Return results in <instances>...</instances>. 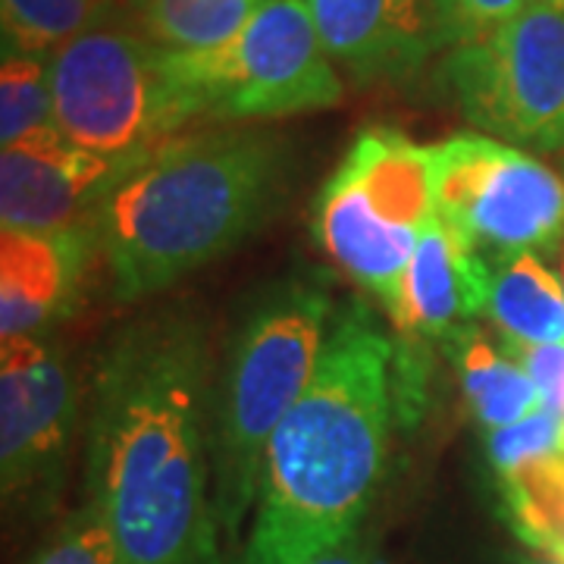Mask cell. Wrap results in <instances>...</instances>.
<instances>
[{"instance_id":"obj_28","label":"cell","mask_w":564,"mask_h":564,"mask_svg":"<svg viewBox=\"0 0 564 564\" xmlns=\"http://www.w3.org/2000/svg\"><path fill=\"white\" fill-rule=\"evenodd\" d=\"M545 3H555V7H564V0H545Z\"/></svg>"},{"instance_id":"obj_22","label":"cell","mask_w":564,"mask_h":564,"mask_svg":"<svg viewBox=\"0 0 564 564\" xmlns=\"http://www.w3.org/2000/svg\"><path fill=\"white\" fill-rule=\"evenodd\" d=\"M436 47H462L489 39L527 0H423Z\"/></svg>"},{"instance_id":"obj_3","label":"cell","mask_w":564,"mask_h":564,"mask_svg":"<svg viewBox=\"0 0 564 564\" xmlns=\"http://www.w3.org/2000/svg\"><path fill=\"white\" fill-rule=\"evenodd\" d=\"M285 182L289 151L276 135H182L132 163L85 229L117 299L135 302L245 242L273 214Z\"/></svg>"},{"instance_id":"obj_29","label":"cell","mask_w":564,"mask_h":564,"mask_svg":"<svg viewBox=\"0 0 564 564\" xmlns=\"http://www.w3.org/2000/svg\"><path fill=\"white\" fill-rule=\"evenodd\" d=\"M562 273H564V261H562Z\"/></svg>"},{"instance_id":"obj_12","label":"cell","mask_w":564,"mask_h":564,"mask_svg":"<svg viewBox=\"0 0 564 564\" xmlns=\"http://www.w3.org/2000/svg\"><path fill=\"white\" fill-rule=\"evenodd\" d=\"M323 47L361 85L404 82L436 51L423 0H304Z\"/></svg>"},{"instance_id":"obj_11","label":"cell","mask_w":564,"mask_h":564,"mask_svg":"<svg viewBox=\"0 0 564 564\" xmlns=\"http://www.w3.org/2000/svg\"><path fill=\"white\" fill-rule=\"evenodd\" d=\"M139 163V161H132ZM76 148L63 135L20 141L0 151L3 232L85 229L110 185L132 166Z\"/></svg>"},{"instance_id":"obj_4","label":"cell","mask_w":564,"mask_h":564,"mask_svg":"<svg viewBox=\"0 0 564 564\" xmlns=\"http://www.w3.org/2000/svg\"><path fill=\"white\" fill-rule=\"evenodd\" d=\"M329 321L333 302L323 285L285 282L248 314L229 351L217 426L210 430L214 508L226 552L239 555L242 549L267 448L314 377Z\"/></svg>"},{"instance_id":"obj_14","label":"cell","mask_w":564,"mask_h":564,"mask_svg":"<svg viewBox=\"0 0 564 564\" xmlns=\"http://www.w3.org/2000/svg\"><path fill=\"white\" fill-rule=\"evenodd\" d=\"M88 232H3L0 236V336H41L76 299Z\"/></svg>"},{"instance_id":"obj_23","label":"cell","mask_w":564,"mask_h":564,"mask_svg":"<svg viewBox=\"0 0 564 564\" xmlns=\"http://www.w3.org/2000/svg\"><path fill=\"white\" fill-rule=\"evenodd\" d=\"M377 562V552L370 540L364 536V530H355L351 536H345L343 543L323 549L317 558H311L307 564H373Z\"/></svg>"},{"instance_id":"obj_1","label":"cell","mask_w":564,"mask_h":564,"mask_svg":"<svg viewBox=\"0 0 564 564\" xmlns=\"http://www.w3.org/2000/svg\"><path fill=\"white\" fill-rule=\"evenodd\" d=\"M207 345L188 317H151L104 348L88 421V505L122 564H220L207 448Z\"/></svg>"},{"instance_id":"obj_26","label":"cell","mask_w":564,"mask_h":564,"mask_svg":"<svg viewBox=\"0 0 564 564\" xmlns=\"http://www.w3.org/2000/svg\"><path fill=\"white\" fill-rule=\"evenodd\" d=\"M98 3V10H101L104 17H110L113 13V0H95Z\"/></svg>"},{"instance_id":"obj_13","label":"cell","mask_w":564,"mask_h":564,"mask_svg":"<svg viewBox=\"0 0 564 564\" xmlns=\"http://www.w3.org/2000/svg\"><path fill=\"white\" fill-rule=\"evenodd\" d=\"M489 280L492 263L433 217L408 261L399 302L389 311L399 336L414 343L448 339L464 323L486 314Z\"/></svg>"},{"instance_id":"obj_27","label":"cell","mask_w":564,"mask_h":564,"mask_svg":"<svg viewBox=\"0 0 564 564\" xmlns=\"http://www.w3.org/2000/svg\"><path fill=\"white\" fill-rule=\"evenodd\" d=\"M373 564H392V562H386L383 555H377V562H373Z\"/></svg>"},{"instance_id":"obj_17","label":"cell","mask_w":564,"mask_h":564,"mask_svg":"<svg viewBox=\"0 0 564 564\" xmlns=\"http://www.w3.org/2000/svg\"><path fill=\"white\" fill-rule=\"evenodd\" d=\"M267 0H151L141 35L163 51H214L242 32Z\"/></svg>"},{"instance_id":"obj_25","label":"cell","mask_w":564,"mask_h":564,"mask_svg":"<svg viewBox=\"0 0 564 564\" xmlns=\"http://www.w3.org/2000/svg\"><path fill=\"white\" fill-rule=\"evenodd\" d=\"M151 0H113V10H126V13H141Z\"/></svg>"},{"instance_id":"obj_10","label":"cell","mask_w":564,"mask_h":564,"mask_svg":"<svg viewBox=\"0 0 564 564\" xmlns=\"http://www.w3.org/2000/svg\"><path fill=\"white\" fill-rule=\"evenodd\" d=\"M76 389L57 348L41 336L0 343V486L13 511L44 518L66 480Z\"/></svg>"},{"instance_id":"obj_2","label":"cell","mask_w":564,"mask_h":564,"mask_svg":"<svg viewBox=\"0 0 564 564\" xmlns=\"http://www.w3.org/2000/svg\"><path fill=\"white\" fill-rule=\"evenodd\" d=\"M392 361L395 343L361 299L333 311L314 377L267 448L236 564H307L361 530L399 421Z\"/></svg>"},{"instance_id":"obj_16","label":"cell","mask_w":564,"mask_h":564,"mask_svg":"<svg viewBox=\"0 0 564 564\" xmlns=\"http://www.w3.org/2000/svg\"><path fill=\"white\" fill-rule=\"evenodd\" d=\"M486 317L508 345L564 343V289L536 254L492 263Z\"/></svg>"},{"instance_id":"obj_15","label":"cell","mask_w":564,"mask_h":564,"mask_svg":"<svg viewBox=\"0 0 564 564\" xmlns=\"http://www.w3.org/2000/svg\"><path fill=\"white\" fill-rule=\"evenodd\" d=\"M443 348L462 377L467 408L484 430L511 426L543 408V395L530 373L505 348L489 343L477 323H464L443 339Z\"/></svg>"},{"instance_id":"obj_21","label":"cell","mask_w":564,"mask_h":564,"mask_svg":"<svg viewBox=\"0 0 564 564\" xmlns=\"http://www.w3.org/2000/svg\"><path fill=\"white\" fill-rule=\"evenodd\" d=\"M29 564H122V558L101 511L85 502L51 533Z\"/></svg>"},{"instance_id":"obj_24","label":"cell","mask_w":564,"mask_h":564,"mask_svg":"<svg viewBox=\"0 0 564 564\" xmlns=\"http://www.w3.org/2000/svg\"><path fill=\"white\" fill-rule=\"evenodd\" d=\"M511 564H564V558H555V555H549V552H536V549H530V552L514 555Z\"/></svg>"},{"instance_id":"obj_20","label":"cell","mask_w":564,"mask_h":564,"mask_svg":"<svg viewBox=\"0 0 564 564\" xmlns=\"http://www.w3.org/2000/svg\"><path fill=\"white\" fill-rule=\"evenodd\" d=\"M484 448L492 477L508 474L527 462L564 458V414L543 404L524 421L486 430Z\"/></svg>"},{"instance_id":"obj_8","label":"cell","mask_w":564,"mask_h":564,"mask_svg":"<svg viewBox=\"0 0 564 564\" xmlns=\"http://www.w3.org/2000/svg\"><path fill=\"white\" fill-rule=\"evenodd\" d=\"M443 91L467 120L533 151L564 148V7L527 0L489 39L452 47Z\"/></svg>"},{"instance_id":"obj_19","label":"cell","mask_w":564,"mask_h":564,"mask_svg":"<svg viewBox=\"0 0 564 564\" xmlns=\"http://www.w3.org/2000/svg\"><path fill=\"white\" fill-rule=\"evenodd\" d=\"M61 135L51 91V57L3 54L0 66V144Z\"/></svg>"},{"instance_id":"obj_18","label":"cell","mask_w":564,"mask_h":564,"mask_svg":"<svg viewBox=\"0 0 564 564\" xmlns=\"http://www.w3.org/2000/svg\"><path fill=\"white\" fill-rule=\"evenodd\" d=\"M98 20L95 0H0L3 54L54 57Z\"/></svg>"},{"instance_id":"obj_5","label":"cell","mask_w":564,"mask_h":564,"mask_svg":"<svg viewBox=\"0 0 564 564\" xmlns=\"http://www.w3.org/2000/svg\"><path fill=\"white\" fill-rule=\"evenodd\" d=\"M433 166L436 148L399 129L370 126L348 144L314 204L323 254L386 311L399 302L408 261L436 217Z\"/></svg>"},{"instance_id":"obj_7","label":"cell","mask_w":564,"mask_h":564,"mask_svg":"<svg viewBox=\"0 0 564 564\" xmlns=\"http://www.w3.org/2000/svg\"><path fill=\"white\" fill-rule=\"evenodd\" d=\"M57 129L69 144L141 161L182 126L163 73V47L98 20L51 57Z\"/></svg>"},{"instance_id":"obj_9","label":"cell","mask_w":564,"mask_h":564,"mask_svg":"<svg viewBox=\"0 0 564 564\" xmlns=\"http://www.w3.org/2000/svg\"><path fill=\"white\" fill-rule=\"evenodd\" d=\"M436 217L489 263L562 242L564 182L533 154L464 132L436 144Z\"/></svg>"},{"instance_id":"obj_6","label":"cell","mask_w":564,"mask_h":564,"mask_svg":"<svg viewBox=\"0 0 564 564\" xmlns=\"http://www.w3.org/2000/svg\"><path fill=\"white\" fill-rule=\"evenodd\" d=\"M176 120H280L343 101L304 0H267L254 20L214 51H163Z\"/></svg>"}]
</instances>
